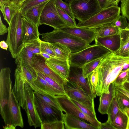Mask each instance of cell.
<instances>
[{
  "mask_svg": "<svg viewBox=\"0 0 129 129\" xmlns=\"http://www.w3.org/2000/svg\"><path fill=\"white\" fill-rule=\"evenodd\" d=\"M129 63V56H123L111 52L101 61L96 69L98 72L95 94L100 96L109 93V86L121 72L124 64Z\"/></svg>",
  "mask_w": 129,
  "mask_h": 129,
  "instance_id": "1",
  "label": "cell"
},
{
  "mask_svg": "<svg viewBox=\"0 0 129 129\" xmlns=\"http://www.w3.org/2000/svg\"><path fill=\"white\" fill-rule=\"evenodd\" d=\"M11 73L9 67L2 69L0 72V113L6 126H13L10 113L13 90Z\"/></svg>",
  "mask_w": 129,
  "mask_h": 129,
  "instance_id": "2",
  "label": "cell"
},
{
  "mask_svg": "<svg viewBox=\"0 0 129 129\" xmlns=\"http://www.w3.org/2000/svg\"><path fill=\"white\" fill-rule=\"evenodd\" d=\"M40 35L42 41L64 45L70 50L72 53L78 52L90 45L85 41L60 29H54L51 32Z\"/></svg>",
  "mask_w": 129,
  "mask_h": 129,
  "instance_id": "3",
  "label": "cell"
},
{
  "mask_svg": "<svg viewBox=\"0 0 129 129\" xmlns=\"http://www.w3.org/2000/svg\"><path fill=\"white\" fill-rule=\"evenodd\" d=\"M19 10L13 17L8 28L6 42L12 57L15 59L24 47L23 41L22 17Z\"/></svg>",
  "mask_w": 129,
  "mask_h": 129,
  "instance_id": "4",
  "label": "cell"
},
{
  "mask_svg": "<svg viewBox=\"0 0 129 129\" xmlns=\"http://www.w3.org/2000/svg\"><path fill=\"white\" fill-rule=\"evenodd\" d=\"M120 7L118 6H112L102 9L86 20L79 21L76 26L97 29L105 25L112 24L120 16Z\"/></svg>",
  "mask_w": 129,
  "mask_h": 129,
  "instance_id": "5",
  "label": "cell"
},
{
  "mask_svg": "<svg viewBox=\"0 0 129 129\" xmlns=\"http://www.w3.org/2000/svg\"><path fill=\"white\" fill-rule=\"evenodd\" d=\"M111 52L103 46L95 44L78 52L71 53L69 59V64L71 67L82 68L85 64Z\"/></svg>",
  "mask_w": 129,
  "mask_h": 129,
  "instance_id": "6",
  "label": "cell"
},
{
  "mask_svg": "<svg viewBox=\"0 0 129 129\" xmlns=\"http://www.w3.org/2000/svg\"><path fill=\"white\" fill-rule=\"evenodd\" d=\"M69 3L75 18L79 22L87 20L102 9L98 0H73Z\"/></svg>",
  "mask_w": 129,
  "mask_h": 129,
  "instance_id": "7",
  "label": "cell"
},
{
  "mask_svg": "<svg viewBox=\"0 0 129 129\" xmlns=\"http://www.w3.org/2000/svg\"><path fill=\"white\" fill-rule=\"evenodd\" d=\"M63 86L67 95L70 99L80 102L95 111L94 99L96 97L86 92L77 84L69 80Z\"/></svg>",
  "mask_w": 129,
  "mask_h": 129,
  "instance_id": "8",
  "label": "cell"
},
{
  "mask_svg": "<svg viewBox=\"0 0 129 129\" xmlns=\"http://www.w3.org/2000/svg\"><path fill=\"white\" fill-rule=\"evenodd\" d=\"M55 97L62 111L66 114L86 121L99 129L101 123L98 119L92 118L83 113L67 95H57Z\"/></svg>",
  "mask_w": 129,
  "mask_h": 129,
  "instance_id": "9",
  "label": "cell"
},
{
  "mask_svg": "<svg viewBox=\"0 0 129 129\" xmlns=\"http://www.w3.org/2000/svg\"><path fill=\"white\" fill-rule=\"evenodd\" d=\"M55 1L56 0H50L45 6L40 17L39 25H46L56 29H60L68 26L59 15Z\"/></svg>",
  "mask_w": 129,
  "mask_h": 129,
  "instance_id": "10",
  "label": "cell"
},
{
  "mask_svg": "<svg viewBox=\"0 0 129 129\" xmlns=\"http://www.w3.org/2000/svg\"><path fill=\"white\" fill-rule=\"evenodd\" d=\"M24 86L25 105L23 109L27 114L29 125L36 128L41 126L42 122L36 108L34 91L25 80Z\"/></svg>",
  "mask_w": 129,
  "mask_h": 129,
  "instance_id": "11",
  "label": "cell"
},
{
  "mask_svg": "<svg viewBox=\"0 0 129 129\" xmlns=\"http://www.w3.org/2000/svg\"><path fill=\"white\" fill-rule=\"evenodd\" d=\"M34 100L36 108L42 123L63 121L62 111L47 104L35 94Z\"/></svg>",
  "mask_w": 129,
  "mask_h": 129,
  "instance_id": "12",
  "label": "cell"
},
{
  "mask_svg": "<svg viewBox=\"0 0 129 129\" xmlns=\"http://www.w3.org/2000/svg\"><path fill=\"white\" fill-rule=\"evenodd\" d=\"M46 59L40 54H34L32 59L34 68L37 73H42L63 85L67 81L50 68L45 63Z\"/></svg>",
  "mask_w": 129,
  "mask_h": 129,
  "instance_id": "13",
  "label": "cell"
},
{
  "mask_svg": "<svg viewBox=\"0 0 129 129\" xmlns=\"http://www.w3.org/2000/svg\"><path fill=\"white\" fill-rule=\"evenodd\" d=\"M59 29L81 38L89 44L94 40L96 38V29L67 26Z\"/></svg>",
  "mask_w": 129,
  "mask_h": 129,
  "instance_id": "14",
  "label": "cell"
},
{
  "mask_svg": "<svg viewBox=\"0 0 129 129\" xmlns=\"http://www.w3.org/2000/svg\"><path fill=\"white\" fill-rule=\"evenodd\" d=\"M45 62L53 70L66 80H68L71 67L69 59L53 57L46 60Z\"/></svg>",
  "mask_w": 129,
  "mask_h": 129,
  "instance_id": "15",
  "label": "cell"
},
{
  "mask_svg": "<svg viewBox=\"0 0 129 129\" xmlns=\"http://www.w3.org/2000/svg\"><path fill=\"white\" fill-rule=\"evenodd\" d=\"M63 121L67 129H97L91 124L84 120L67 114L63 113Z\"/></svg>",
  "mask_w": 129,
  "mask_h": 129,
  "instance_id": "16",
  "label": "cell"
},
{
  "mask_svg": "<svg viewBox=\"0 0 129 129\" xmlns=\"http://www.w3.org/2000/svg\"><path fill=\"white\" fill-rule=\"evenodd\" d=\"M68 80L73 82L79 86L84 91L95 97L90 89L86 78L83 76L82 68L70 67Z\"/></svg>",
  "mask_w": 129,
  "mask_h": 129,
  "instance_id": "17",
  "label": "cell"
},
{
  "mask_svg": "<svg viewBox=\"0 0 129 129\" xmlns=\"http://www.w3.org/2000/svg\"><path fill=\"white\" fill-rule=\"evenodd\" d=\"M22 19L23 42L39 38V26L30 21L23 15Z\"/></svg>",
  "mask_w": 129,
  "mask_h": 129,
  "instance_id": "18",
  "label": "cell"
},
{
  "mask_svg": "<svg viewBox=\"0 0 129 129\" xmlns=\"http://www.w3.org/2000/svg\"><path fill=\"white\" fill-rule=\"evenodd\" d=\"M11 100L10 113L12 125L15 128L19 126L22 128L24 127V123L21 107L15 97L13 90L11 93Z\"/></svg>",
  "mask_w": 129,
  "mask_h": 129,
  "instance_id": "19",
  "label": "cell"
},
{
  "mask_svg": "<svg viewBox=\"0 0 129 129\" xmlns=\"http://www.w3.org/2000/svg\"><path fill=\"white\" fill-rule=\"evenodd\" d=\"M95 44L103 46L115 53L119 48L120 44V34L103 37L96 38Z\"/></svg>",
  "mask_w": 129,
  "mask_h": 129,
  "instance_id": "20",
  "label": "cell"
},
{
  "mask_svg": "<svg viewBox=\"0 0 129 129\" xmlns=\"http://www.w3.org/2000/svg\"><path fill=\"white\" fill-rule=\"evenodd\" d=\"M109 93H103L100 96L99 111L102 114H107L109 108L115 96V88L113 82L109 86Z\"/></svg>",
  "mask_w": 129,
  "mask_h": 129,
  "instance_id": "21",
  "label": "cell"
},
{
  "mask_svg": "<svg viewBox=\"0 0 129 129\" xmlns=\"http://www.w3.org/2000/svg\"><path fill=\"white\" fill-rule=\"evenodd\" d=\"M15 62L17 65L16 68L22 74L25 82L34 91L38 92L37 87L34 82L37 77L27 69L19 56L15 59Z\"/></svg>",
  "mask_w": 129,
  "mask_h": 129,
  "instance_id": "22",
  "label": "cell"
},
{
  "mask_svg": "<svg viewBox=\"0 0 129 129\" xmlns=\"http://www.w3.org/2000/svg\"><path fill=\"white\" fill-rule=\"evenodd\" d=\"M34 82L38 90L37 92L48 94L53 97L64 95L38 75Z\"/></svg>",
  "mask_w": 129,
  "mask_h": 129,
  "instance_id": "23",
  "label": "cell"
},
{
  "mask_svg": "<svg viewBox=\"0 0 129 129\" xmlns=\"http://www.w3.org/2000/svg\"><path fill=\"white\" fill-rule=\"evenodd\" d=\"M50 1L33 7L26 11L23 15L30 21L39 26L40 19L42 12L46 5Z\"/></svg>",
  "mask_w": 129,
  "mask_h": 129,
  "instance_id": "24",
  "label": "cell"
},
{
  "mask_svg": "<svg viewBox=\"0 0 129 129\" xmlns=\"http://www.w3.org/2000/svg\"><path fill=\"white\" fill-rule=\"evenodd\" d=\"M34 54L32 52L24 46L18 56L21 58L27 69L37 77V73L34 68L32 64V59Z\"/></svg>",
  "mask_w": 129,
  "mask_h": 129,
  "instance_id": "25",
  "label": "cell"
},
{
  "mask_svg": "<svg viewBox=\"0 0 129 129\" xmlns=\"http://www.w3.org/2000/svg\"><path fill=\"white\" fill-rule=\"evenodd\" d=\"M129 118L125 113L120 110L111 123L114 129H128Z\"/></svg>",
  "mask_w": 129,
  "mask_h": 129,
  "instance_id": "26",
  "label": "cell"
},
{
  "mask_svg": "<svg viewBox=\"0 0 129 129\" xmlns=\"http://www.w3.org/2000/svg\"><path fill=\"white\" fill-rule=\"evenodd\" d=\"M49 43L51 48L58 58L64 60L69 59L71 53L70 50L67 47L58 43Z\"/></svg>",
  "mask_w": 129,
  "mask_h": 129,
  "instance_id": "27",
  "label": "cell"
},
{
  "mask_svg": "<svg viewBox=\"0 0 129 129\" xmlns=\"http://www.w3.org/2000/svg\"><path fill=\"white\" fill-rule=\"evenodd\" d=\"M0 7L4 19L9 25L13 17L19 10L7 2L0 4Z\"/></svg>",
  "mask_w": 129,
  "mask_h": 129,
  "instance_id": "28",
  "label": "cell"
},
{
  "mask_svg": "<svg viewBox=\"0 0 129 129\" xmlns=\"http://www.w3.org/2000/svg\"><path fill=\"white\" fill-rule=\"evenodd\" d=\"M120 29L112 24L97 29L96 38L103 37L119 34Z\"/></svg>",
  "mask_w": 129,
  "mask_h": 129,
  "instance_id": "29",
  "label": "cell"
},
{
  "mask_svg": "<svg viewBox=\"0 0 129 129\" xmlns=\"http://www.w3.org/2000/svg\"><path fill=\"white\" fill-rule=\"evenodd\" d=\"M120 44L118 49L115 53L123 56H129V40L125 33L123 31L120 33Z\"/></svg>",
  "mask_w": 129,
  "mask_h": 129,
  "instance_id": "30",
  "label": "cell"
},
{
  "mask_svg": "<svg viewBox=\"0 0 129 129\" xmlns=\"http://www.w3.org/2000/svg\"><path fill=\"white\" fill-rule=\"evenodd\" d=\"M106 56L96 59L84 65L82 68V74L84 77L87 78L96 69L102 60Z\"/></svg>",
  "mask_w": 129,
  "mask_h": 129,
  "instance_id": "31",
  "label": "cell"
},
{
  "mask_svg": "<svg viewBox=\"0 0 129 129\" xmlns=\"http://www.w3.org/2000/svg\"><path fill=\"white\" fill-rule=\"evenodd\" d=\"M34 93L36 95L41 99L47 104L59 110L62 111L55 97L48 94L42 93L34 91Z\"/></svg>",
  "mask_w": 129,
  "mask_h": 129,
  "instance_id": "32",
  "label": "cell"
},
{
  "mask_svg": "<svg viewBox=\"0 0 129 129\" xmlns=\"http://www.w3.org/2000/svg\"><path fill=\"white\" fill-rule=\"evenodd\" d=\"M40 39L31 40L24 42V46L30 50L34 54H40Z\"/></svg>",
  "mask_w": 129,
  "mask_h": 129,
  "instance_id": "33",
  "label": "cell"
},
{
  "mask_svg": "<svg viewBox=\"0 0 129 129\" xmlns=\"http://www.w3.org/2000/svg\"><path fill=\"white\" fill-rule=\"evenodd\" d=\"M115 96L121 110L129 108V98L116 88Z\"/></svg>",
  "mask_w": 129,
  "mask_h": 129,
  "instance_id": "34",
  "label": "cell"
},
{
  "mask_svg": "<svg viewBox=\"0 0 129 129\" xmlns=\"http://www.w3.org/2000/svg\"><path fill=\"white\" fill-rule=\"evenodd\" d=\"M120 110V107L115 96L109 108L107 114L108 115L107 120L111 123Z\"/></svg>",
  "mask_w": 129,
  "mask_h": 129,
  "instance_id": "35",
  "label": "cell"
},
{
  "mask_svg": "<svg viewBox=\"0 0 129 129\" xmlns=\"http://www.w3.org/2000/svg\"><path fill=\"white\" fill-rule=\"evenodd\" d=\"M98 77V70L96 68L86 78L88 85L93 93L95 94V89Z\"/></svg>",
  "mask_w": 129,
  "mask_h": 129,
  "instance_id": "36",
  "label": "cell"
},
{
  "mask_svg": "<svg viewBox=\"0 0 129 129\" xmlns=\"http://www.w3.org/2000/svg\"><path fill=\"white\" fill-rule=\"evenodd\" d=\"M49 0H25L19 10L23 15L26 11L33 7Z\"/></svg>",
  "mask_w": 129,
  "mask_h": 129,
  "instance_id": "37",
  "label": "cell"
},
{
  "mask_svg": "<svg viewBox=\"0 0 129 129\" xmlns=\"http://www.w3.org/2000/svg\"><path fill=\"white\" fill-rule=\"evenodd\" d=\"M37 74L55 88L62 92L64 95H67L63 85L59 84L53 79L42 73H37Z\"/></svg>",
  "mask_w": 129,
  "mask_h": 129,
  "instance_id": "38",
  "label": "cell"
},
{
  "mask_svg": "<svg viewBox=\"0 0 129 129\" xmlns=\"http://www.w3.org/2000/svg\"><path fill=\"white\" fill-rule=\"evenodd\" d=\"M41 129H64V125L63 121L51 122L42 123Z\"/></svg>",
  "mask_w": 129,
  "mask_h": 129,
  "instance_id": "39",
  "label": "cell"
},
{
  "mask_svg": "<svg viewBox=\"0 0 129 129\" xmlns=\"http://www.w3.org/2000/svg\"><path fill=\"white\" fill-rule=\"evenodd\" d=\"M55 4L56 7L66 13L73 19H75L69 3L62 0H56Z\"/></svg>",
  "mask_w": 129,
  "mask_h": 129,
  "instance_id": "40",
  "label": "cell"
},
{
  "mask_svg": "<svg viewBox=\"0 0 129 129\" xmlns=\"http://www.w3.org/2000/svg\"><path fill=\"white\" fill-rule=\"evenodd\" d=\"M56 8L60 17L67 23L68 26L72 27L76 26V23L75 19L72 18L68 14L60 9Z\"/></svg>",
  "mask_w": 129,
  "mask_h": 129,
  "instance_id": "41",
  "label": "cell"
},
{
  "mask_svg": "<svg viewBox=\"0 0 129 129\" xmlns=\"http://www.w3.org/2000/svg\"><path fill=\"white\" fill-rule=\"evenodd\" d=\"M70 99L84 113L92 118L97 119L95 111L92 110L80 102Z\"/></svg>",
  "mask_w": 129,
  "mask_h": 129,
  "instance_id": "42",
  "label": "cell"
},
{
  "mask_svg": "<svg viewBox=\"0 0 129 129\" xmlns=\"http://www.w3.org/2000/svg\"><path fill=\"white\" fill-rule=\"evenodd\" d=\"M129 69L125 71L121 72L113 83L115 86L122 85L126 81Z\"/></svg>",
  "mask_w": 129,
  "mask_h": 129,
  "instance_id": "43",
  "label": "cell"
},
{
  "mask_svg": "<svg viewBox=\"0 0 129 129\" xmlns=\"http://www.w3.org/2000/svg\"><path fill=\"white\" fill-rule=\"evenodd\" d=\"M41 52L47 53L52 57L58 58L56 54L51 48L49 43L41 40L40 41Z\"/></svg>",
  "mask_w": 129,
  "mask_h": 129,
  "instance_id": "44",
  "label": "cell"
},
{
  "mask_svg": "<svg viewBox=\"0 0 129 129\" xmlns=\"http://www.w3.org/2000/svg\"><path fill=\"white\" fill-rule=\"evenodd\" d=\"M126 18L122 15H120L112 24L119 29L126 28L128 26V23Z\"/></svg>",
  "mask_w": 129,
  "mask_h": 129,
  "instance_id": "45",
  "label": "cell"
},
{
  "mask_svg": "<svg viewBox=\"0 0 129 129\" xmlns=\"http://www.w3.org/2000/svg\"><path fill=\"white\" fill-rule=\"evenodd\" d=\"M98 1L102 9H106L112 6H113L108 0H98Z\"/></svg>",
  "mask_w": 129,
  "mask_h": 129,
  "instance_id": "46",
  "label": "cell"
},
{
  "mask_svg": "<svg viewBox=\"0 0 129 129\" xmlns=\"http://www.w3.org/2000/svg\"><path fill=\"white\" fill-rule=\"evenodd\" d=\"M25 0H12L9 3L10 4L13 6L18 10L22 4Z\"/></svg>",
  "mask_w": 129,
  "mask_h": 129,
  "instance_id": "47",
  "label": "cell"
},
{
  "mask_svg": "<svg viewBox=\"0 0 129 129\" xmlns=\"http://www.w3.org/2000/svg\"><path fill=\"white\" fill-rule=\"evenodd\" d=\"M99 129H114L111 123L107 120L104 123H101Z\"/></svg>",
  "mask_w": 129,
  "mask_h": 129,
  "instance_id": "48",
  "label": "cell"
},
{
  "mask_svg": "<svg viewBox=\"0 0 129 129\" xmlns=\"http://www.w3.org/2000/svg\"><path fill=\"white\" fill-rule=\"evenodd\" d=\"M0 19V35H2L8 32V28L3 22L1 16Z\"/></svg>",
  "mask_w": 129,
  "mask_h": 129,
  "instance_id": "49",
  "label": "cell"
},
{
  "mask_svg": "<svg viewBox=\"0 0 129 129\" xmlns=\"http://www.w3.org/2000/svg\"><path fill=\"white\" fill-rule=\"evenodd\" d=\"M115 88L129 98V92L125 89L122 85L115 86Z\"/></svg>",
  "mask_w": 129,
  "mask_h": 129,
  "instance_id": "50",
  "label": "cell"
},
{
  "mask_svg": "<svg viewBox=\"0 0 129 129\" xmlns=\"http://www.w3.org/2000/svg\"><path fill=\"white\" fill-rule=\"evenodd\" d=\"M0 46L1 48L6 50H7L8 48V44L6 41L4 40L1 41Z\"/></svg>",
  "mask_w": 129,
  "mask_h": 129,
  "instance_id": "51",
  "label": "cell"
},
{
  "mask_svg": "<svg viewBox=\"0 0 129 129\" xmlns=\"http://www.w3.org/2000/svg\"><path fill=\"white\" fill-rule=\"evenodd\" d=\"M40 54L46 60H49L53 57L49 54L41 52Z\"/></svg>",
  "mask_w": 129,
  "mask_h": 129,
  "instance_id": "52",
  "label": "cell"
},
{
  "mask_svg": "<svg viewBox=\"0 0 129 129\" xmlns=\"http://www.w3.org/2000/svg\"><path fill=\"white\" fill-rule=\"evenodd\" d=\"M123 87L126 90L129 92V82L126 81L122 85Z\"/></svg>",
  "mask_w": 129,
  "mask_h": 129,
  "instance_id": "53",
  "label": "cell"
},
{
  "mask_svg": "<svg viewBox=\"0 0 129 129\" xmlns=\"http://www.w3.org/2000/svg\"><path fill=\"white\" fill-rule=\"evenodd\" d=\"M110 2L113 6H118L121 0H108Z\"/></svg>",
  "mask_w": 129,
  "mask_h": 129,
  "instance_id": "54",
  "label": "cell"
},
{
  "mask_svg": "<svg viewBox=\"0 0 129 129\" xmlns=\"http://www.w3.org/2000/svg\"><path fill=\"white\" fill-rule=\"evenodd\" d=\"M129 69V63H126L123 66L121 72H123Z\"/></svg>",
  "mask_w": 129,
  "mask_h": 129,
  "instance_id": "55",
  "label": "cell"
},
{
  "mask_svg": "<svg viewBox=\"0 0 129 129\" xmlns=\"http://www.w3.org/2000/svg\"><path fill=\"white\" fill-rule=\"evenodd\" d=\"M123 111L126 114L129 118V108H125Z\"/></svg>",
  "mask_w": 129,
  "mask_h": 129,
  "instance_id": "56",
  "label": "cell"
},
{
  "mask_svg": "<svg viewBox=\"0 0 129 129\" xmlns=\"http://www.w3.org/2000/svg\"><path fill=\"white\" fill-rule=\"evenodd\" d=\"M7 2L6 0H0V4H1Z\"/></svg>",
  "mask_w": 129,
  "mask_h": 129,
  "instance_id": "57",
  "label": "cell"
},
{
  "mask_svg": "<svg viewBox=\"0 0 129 129\" xmlns=\"http://www.w3.org/2000/svg\"><path fill=\"white\" fill-rule=\"evenodd\" d=\"M127 30V37L129 40V28H126Z\"/></svg>",
  "mask_w": 129,
  "mask_h": 129,
  "instance_id": "58",
  "label": "cell"
},
{
  "mask_svg": "<svg viewBox=\"0 0 129 129\" xmlns=\"http://www.w3.org/2000/svg\"><path fill=\"white\" fill-rule=\"evenodd\" d=\"M126 81L129 82V71L128 73V77Z\"/></svg>",
  "mask_w": 129,
  "mask_h": 129,
  "instance_id": "59",
  "label": "cell"
},
{
  "mask_svg": "<svg viewBox=\"0 0 129 129\" xmlns=\"http://www.w3.org/2000/svg\"><path fill=\"white\" fill-rule=\"evenodd\" d=\"M73 0H64L66 2H68L69 3Z\"/></svg>",
  "mask_w": 129,
  "mask_h": 129,
  "instance_id": "60",
  "label": "cell"
},
{
  "mask_svg": "<svg viewBox=\"0 0 129 129\" xmlns=\"http://www.w3.org/2000/svg\"><path fill=\"white\" fill-rule=\"evenodd\" d=\"M12 0H6L7 2V3H9Z\"/></svg>",
  "mask_w": 129,
  "mask_h": 129,
  "instance_id": "61",
  "label": "cell"
},
{
  "mask_svg": "<svg viewBox=\"0 0 129 129\" xmlns=\"http://www.w3.org/2000/svg\"><path fill=\"white\" fill-rule=\"evenodd\" d=\"M128 20V27L127 28H129V18H127Z\"/></svg>",
  "mask_w": 129,
  "mask_h": 129,
  "instance_id": "62",
  "label": "cell"
},
{
  "mask_svg": "<svg viewBox=\"0 0 129 129\" xmlns=\"http://www.w3.org/2000/svg\"><path fill=\"white\" fill-rule=\"evenodd\" d=\"M128 129H129V124H128Z\"/></svg>",
  "mask_w": 129,
  "mask_h": 129,
  "instance_id": "63",
  "label": "cell"
}]
</instances>
